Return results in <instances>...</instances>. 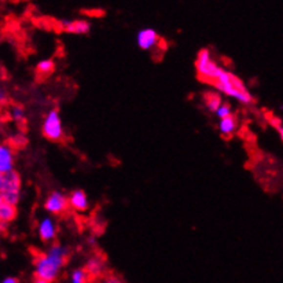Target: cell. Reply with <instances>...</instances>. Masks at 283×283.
Segmentation results:
<instances>
[{"instance_id":"7402d4cb","label":"cell","mask_w":283,"mask_h":283,"mask_svg":"<svg viewBox=\"0 0 283 283\" xmlns=\"http://www.w3.org/2000/svg\"><path fill=\"white\" fill-rule=\"evenodd\" d=\"M1 283H18V279L14 276H8V278H4Z\"/></svg>"},{"instance_id":"ba28073f","label":"cell","mask_w":283,"mask_h":283,"mask_svg":"<svg viewBox=\"0 0 283 283\" xmlns=\"http://www.w3.org/2000/svg\"><path fill=\"white\" fill-rule=\"evenodd\" d=\"M61 29L73 35H87L91 30V23L87 20H61L59 21Z\"/></svg>"},{"instance_id":"ac0fdd59","label":"cell","mask_w":283,"mask_h":283,"mask_svg":"<svg viewBox=\"0 0 283 283\" xmlns=\"http://www.w3.org/2000/svg\"><path fill=\"white\" fill-rule=\"evenodd\" d=\"M10 116H11V118H13L14 121H17V123H21V121L25 120V109H23L22 106L15 105V106H13L11 110H10Z\"/></svg>"},{"instance_id":"cb8c5ba5","label":"cell","mask_w":283,"mask_h":283,"mask_svg":"<svg viewBox=\"0 0 283 283\" xmlns=\"http://www.w3.org/2000/svg\"><path fill=\"white\" fill-rule=\"evenodd\" d=\"M6 99V92L3 89H0V102H3Z\"/></svg>"},{"instance_id":"7a4b0ae2","label":"cell","mask_w":283,"mask_h":283,"mask_svg":"<svg viewBox=\"0 0 283 283\" xmlns=\"http://www.w3.org/2000/svg\"><path fill=\"white\" fill-rule=\"evenodd\" d=\"M212 86L216 88L220 94L235 98L237 101L243 103V105H252L254 101L253 95L250 94L249 89L245 87L243 81L221 66H220Z\"/></svg>"},{"instance_id":"2e32d148","label":"cell","mask_w":283,"mask_h":283,"mask_svg":"<svg viewBox=\"0 0 283 283\" xmlns=\"http://www.w3.org/2000/svg\"><path fill=\"white\" fill-rule=\"evenodd\" d=\"M54 69H55V64L52 59H42L36 66V72L40 76H50L51 73L54 72Z\"/></svg>"},{"instance_id":"52a82bcc","label":"cell","mask_w":283,"mask_h":283,"mask_svg":"<svg viewBox=\"0 0 283 283\" xmlns=\"http://www.w3.org/2000/svg\"><path fill=\"white\" fill-rule=\"evenodd\" d=\"M161 39L158 33L152 28H145V29L139 30L138 36H136V43L140 50L150 51L155 48L160 44Z\"/></svg>"},{"instance_id":"e0dca14e","label":"cell","mask_w":283,"mask_h":283,"mask_svg":"<svg viewBox=\"0 0 283 283\" xmlns=\"http://www.w3.org/2000/svg\"><path fill=\"white\" fill-rule=\"evenodd\" d=\"M72 283H87L88 282V274L84 268L74 269L70 276Z\"/></svg>"},{"instance_id":"8fae6325","label":"cell","mask_w":283,"mask_h":283,"mask_svg":"<svg viewBox=\"0 0 283 283\" xmlns=\"http://www.w3.org/2000/svg\"><path fill=\"white\" fill-rule=\"evenodd\" d=\"M67 198H69V206L74 211L86 212L89 208V199L83 190H74Z\"/></svg>"},{"instance_id":"277c9868","label":"cell","mask_w":283,"mask_h":283,"mask_svg":"<svg viewBox=\"0 0 283 283\" xmlns=\"http://www.w3.org/2000/svg\"><path fill=\"white\" fill-rule=\"evenodd\" d=\"M42 131H43L44 136L51 142H59L64 139L65 131H64V125H62V120H61L58 110L52 109L47 113L43 125H42Z\"/></svg>"},{"instance_id":"7c38bea8","label":"cell","mask_w":283,"mask_h":283,"mask_svg":"<svg viewBox=\"0 0 283 283\" xmlns=\"http://www.w3.org/2000/svg\"><path fill=\"white\" fill-rule=\"evenodd\" d=\"M237 130H238V118L234 114L230 117H225V118H221L218 121V131L225 138L233 136L234 133L237 132Z\"/></svg>"},{"instance_id":"6da1fadb","label":"cell","mask_w":283,"mask_h":283,"mask_svg":"<svg viewBox=\"0 0 283 283\" xmlns=\"http://www.w3.org/2000/svg\"><path fill=\"white\" fill-rule=\"evenodd\" d=\"M70 256V250L59 243L51 245L45 253H42L35 259V278L43 279L45 282H54L58 278L62 267L65 265Z\"/></svg>"},{"instance_id":"5b68a950","label":"cell","mask_w":283,"mask_h":283,"mask_svg":"<svg viewBox=\"0 0 283 283\" xmlns=\"http://www.w3.org/2000/svg\"><path fill=\"white\" fill-rule=\"evenodd\" d=\"M0 198L4 202L11 203V205H17L20 202L21 198V176L18 172H10V174H4V184H3V190L0 193Z\"/></svg>"},{"instance_id":"8992f818","label":"cell","mask_w":283,"mask_h":283,"mask_svg":"<svg viewBox=\"0 0 283 283\" xmlns=\"http://www.w3.org/2000/svg\"><path fill=\"white\" fill-rule=\"evenodd\" d=\"M44 208L51 215H62L70 208L69 206V198L61 191H54L47 196V199L44 202Z\"/></svg>"},{"instance_id":"5bb4252c","label":"cell","mask_w":283,"mask_h":283,"mask_svg":"<svg viewBox=\"0 0 283 283\" xmlns=\"http://www.w3.org/2000/svg\"><path fill=\"white\" fill-rule=\"evenodd\" d=\"M103 268H105V262L101 259H96V257H92L89 261L86 264V272L88 274V278H98L99 275H102L103 272Z\"/></svg>"},{"instance_id":"603a6c76","label":"cell","mask_w":283,"mask_h":283,"mask_svg":"<svg viewBox=\"0 0 283 283\" xmlns=\"http://www.w3.org/2000/svg\"><path fill=\"white\" fill-rule=\"evenodd\" d=\"M3 184H4V174H0V193L3 190Z\"/></svg>"},{"instance_id":"484cf974","label":"cell","mask_w":283,"mask_h":283,"mask_svg":"<svg viewBox=\"0 0 283 283\" xmlns=\"http://www.w3.org/2000/svg\"><path fill=\"white\" fill-rule=\"evenodd\" d=\"M0 201H1V198H0Z\"/></svg>"},{"instance_id":"3957f363","label":"cell","mask_w":283,"mask_h":283,"mask_svg":"<svg viewBox=\"0 0 283 283\" xmlns=\"http://www.w3.org/2000/svg\"><path fill=\"white\" fill-rule=\"evenodd\" d=\"M196 69L198 73V77L205 83H209L212 84L216 74H218L220 65H218L213 58H212L211 51L208 48H202V50L198 52L196 61Z\"/></svg>"},{"instance_id":"d6986e66","label":"cell","mask_w":283,"mask_h":283,"mask_svg":"<svg viewBox=\"0 0 283 283\" xmlns=\"http://www.w3.org/2000/svg\"><path fill=\"white\" fill-rule=\"evenodd\" d=\"M216 116L221 120V118H225V117L233 116V109H231V105L227 103V102H223V105L218 108V110L216 111Z\"/></svg>"},{"instance_id":"9a60e30c","label":"cell","mask_w":283,"mask_h":283,"mask_svg":"<svg viewBox=\"0 0 283 283\" xmlns=\"http://www.w3.org/2000/svg\"><path fill=\"white\" fill-rule=\"evenodd\" d=\"M203 101H205L206 108L211 110V111H213V113H216L218 108L223 105L221 95L218 94V92H206V94L203 95Z\"/></svg>"},{"instance_id":"44dd1931","label":"cell","mask_w":283,"mask_h":283,"mask_svg":"<svg viewBox=\"0 0 283 283\" xmlns=\"http://www.w3.org/2000/svg\"><path fill=\"white\" fill-rule=\"evenodd\" d=\"M105 283H124V282H123V279H120L118 276L110 275V276H108V279H106V282Z\"/></svg>"},{"instance_id":"9c48e42d","label":"cell","mask_w":283,"mask_h":283,"mask_svg":"<svg viewBox=\"0 0 283 283\" xmlns=\"http://www.w3.org/2000/svg\"><path fill=\"white\" fill-rule=\"evenodd\" d=\"M37 231H39V237L43 242H51V240L55 239L57 233H58V227L57 223L54 221L52 218H43L39 223L37 227Z\"/></svg>"},{"instance_id":"ffe728a7","label":"cell","mask_w":283,"mask_h":283,"mask_svg":"<svg viewBox=\"0 0 283 283\" xmlns=\"http://www.w3.org/2000/svg\"><path fill=\"white\" fill-rule=\"evenodd\" d=\"M269 124L275 128L276 131H278V133H279V136H281V139L283 140V121L279 118V117H275V116H271L268 118Z\"/></svg>"},{"instance_id":"30bf717a","label":"cell","mask_w":283,"mask_h":283,"mask_svg":"<svg viewBox=\"0 0 283 283\" xmlns=\"http://www.w3.org/2000/svg\"><path fill=\"white\" fill-rule=\"evenodd\" d=\"M14 171V152L8 145H0V174H7Z\"/></svg>"},{"instance_id":"4fadbf2b","label":"cell","mask_w":283,"mask_h":283,"mask_svg":"<svg viewBox=\"0 0 283 283\" xmlns=\"http://www.w3.org/2000/svg\"><path fill=\"white\" fill-rule=\"evenodd\" d=\"M17 216V208L11 203L4 202L3 199L0 201V225L8 224L13 221Z\"/></svg>"},{"instance_id":"d4e9b609","label":"cell","mask_w":283,"mask_h":283,"mask_svg":"<svg viewBox=\"0 0 283 283\" xmlns=\"http://www.w3.org/2000/svg\"><path fill=\"white\" fill-rule=\"evenodd\" d=\"M33 283H48V282H45V281H43V279H39V278H35Z\"/></svg>"}]
</instances>
